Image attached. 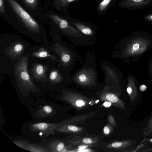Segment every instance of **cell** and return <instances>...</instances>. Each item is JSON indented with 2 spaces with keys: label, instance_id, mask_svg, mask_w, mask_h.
I'll list each match as a JSON object with an SVG mask.
<instances>
[{
  "label": "cell",
  "instance_id": "cell-9",
  "mask_svg": "<svg viewBox=\"0 0 152 152\" xmlns=\"http://www.w3.org/2000/svg\"><path fill=\"white\" fill-rule=\"evenodd\" d=\"M47 68L41 64H36L33 67V75L37 80L42 81L47 80Z\"/></svg>",
  "mask_w": 152,
  "mask_h": 152
},
{
  "label": "cell",
  "instance_id": "cell-30",
  "mask_svg": "<svg viewBox=\"0 0 152 152\" xmlns=\"http://www.w3.org/2000/svg\"><path fill=\"white\" fill-rule=\"evenodd\" d=\"M145 19L149 21H152V14L147 16L145 18Z\"/></svg>",
  "mask_w": 152,
  "mask_h": 152
},
{
  "label": "cell",
  "instance_id": "cell-16",
  "mask_svg": "<svg viewBox=\"0 0 152 152\" xmlns=\"http://www.w3.org/2000/svg\"><path fill=\"white\" fill-rule=\"evenodd\" d=\"M96 140L94 138L90 137H85L78 140H74L72 143L74 144L82 143L85 144H91L96 143Z\"/></svg>",
  "mask_w": 152,
  "mask_h": 152
},
{
  "label": "cell",
  "instance_id": "cell-25",
  "mask_svg": "<svg viewBox=\"0 0 152 152\" xmlns=\"http://www.w3.org/2000/svg\"><path fill=\"white\" fill-rule=\"evenodd\" d=\"M0 12L1 13H4L5 12L4 0H0Z\"/></svg>",
  "mask_w": 152,
  "mask_h": 152
},
{
  "label": "cell",
  "instance_id": "cell-26",
  "mask_svg": "<svg viewBox=\"0 0 152 152\" xmlns=\"http://www.w3.org/2000/svg\"><path fill=\"white\" fill-rule=\"evenodd\" d=\"M56 1L58 7H65L66 0H56Z\"/></svg>",
  "mask_w": 152,
  "mask_h": 152
},
{
  "label": "cell",
  "instance_id": "cell-2",
  "mask_svg": "<svg viewBox=\"0 0 152 152\" xmlns=\"http://www.w3.org/2000/svg\"><path fill=\"white\" fill-rule=\"evenodd\" d=\"M8 3L26 27L31 31L37 33L39 32L38 23L15 1L7 0Z\"/></svg>",
  "mask_w": 152,
  "mask_h": 152
},
{
  "label": "cell",
  "instance_id": "cell-10",
  "mask_svg": "<svg viewBox=\"0 0 152 152\" xmlns=\"http://www.w3.org/2000/svg\"><path fill=\"white\" fill-rule=\"evenodd\" d=\"M52 49L60 56L61 61L63 64H66L69 61L71 58L70 55L60 44L56 43Z\"/></svg>",
  "mask_w": 152,
  "mask_h": 152
},
{
  "label": "cell",
  "instance_id": "cell-6",
  "mask_svg": "<svg viewBox=\"0 0 152 152\" xmlns=\"http://www.w3.org/2000/svg\"><path fill=\"white\" fill-rule=\"evenodd\" d=\"M152 0H123L118 4L119 6L129 8H135L147 6Z\"/></svg>",
  "mask_w": 152,
  "mask_h": 152
},
{
  "label": "cell",
  "instance_id": "cell-13",
  "mask_svg": "<svg viewBox=\"0 0 152 152\" xmlns=\"http://www.w3.org/2000/svg\"><path fill=\"white\" fill-rule=\"evenodd\" d=\"M58 131L63 133H78L83 130L80 127L72 125H66L59 128Z\"/></svg>",
  "mask_w": 152,
  "mask_h": 152
},
{
  "label": "cell",
  "instance_id": "cell-20",
  "mask_svg": "<svg viewBox=\"0 0 152 152\" xmlns=\"http://www.w3.org/2000/svg\"><path fill=\"white\" fill-rule=\"evenodd\" d=\"M64 143L61 142H55V145H52V148L54 149L56 151H61L64 148Z\"/></svg>",
  "mask_w": 152,
  "mask_h": 152
},
{
  "label": "cell",
  "instance_id": "cell-23",
  "mask_svg": "<svg viewBox=\"0 0 152 152\" xmlns=\"http://www.w3.org/2000/svg\"><path fill=\"white\" fill-rule=\"evenodd\" d=\"M111 127L109 124L105 126L103 129L104 133L106 135H108L111 131Z\"/></svg>",
  "mask_w": 152,
  "mask_h": 152
},
{
  "label": "cell",
  "instance_id": "cell-8",
  "mask_svg": "<svg viewBox=\"0 0 152 152\" xmlns=\"http://www.w3.org/2000/svg\"><path fill=\"white\" fill-rule=\"evenodd\" d=\"M56 126L54 124L47 123L44 122L36 123L31 124V129L33 131L41 132L45 135L48 134H52L55 129Z\"/></svg>",
  "mask_w": 152,
  "mask_h": 152
},
{
  "label": "cell",
  "instance_id": "cell-18",
  "mask_svg": "<svg viewBox=\"0 0 152 152\" xmlns=\"http://www.w3.org/2000/svg\"><path fill=\"white\" fill-rule=\"evenodd\" d=\"M112 0H102L99 4L98 10L100 12L104 11L110 5Z\"/></svg>",
  "mask_w": 152,
  "mask_h": 152
},
{
  "label": "cell",
  "instance_id": "cell-7",
  "mask_svg": "<svg viewBox=\"0 0 152 152\" xmlns=\"http://www.w3.org/2000/svg\"><path fill=\"white\" fill-rule=\"evenodd\" d=\"M100 98L102 101L110 102L115 107L122 109L125 108L126 106L124 103L114 94L104 92L101 95Z\"/></svg>",
  "mask_w": 152,
  "mask_h": 152
},
{
  "label": "cell",
  "instance_id": "cell-33",
  "mask_svg": "<svg viewBox=\"0 0 152 152\" xmlns=\"http://www.w3.org/2000/svg\"><path fill=\"white\" fill-rule=\"evenodd\" d=\"M151 140L152 142V139H151Z\"/></svg>",
  "mask_w": 152,
  "mask_h": 152
},
{
  "label": "cell",
  "instance_id": "cell-32",
  "mask_svg": "<svg viewBox=\"0 0 152 152\" xmlns=\"http://www.w3.org/2000/svg\"><path fill=\"white\" fill-rule=\"evenodd\" d=\"M75 0H66L65 6H67L69 3Z\"/></svg>",
  "mask_w": 152,
  "mask_h": 152
},
{
  "label": "cell",
  "instance_id": "cell-5",
  "mask_svg": "<svg viewBox=\"0 0 152 152\" xmlns=\"http://www.w3.org/2000/svg\"><path fill=\"white\" fill-rule=\"evenodd\" d=\"M23 44L19 42H14L6 49L8 56L12 59H17L21 55L24 49Z\"/></svg>",
  "mask_w": 152,
  "mask_h": 152
},
{
  "label": "cell",
  "instance_id": "cell-17",
  "mask_svg": "<svg viewBox=\"0 0 152 152\" xmlns=\"http://www.w3.org/2000/svg\"><path fill=\"white\" fill-rule=\"evenodd\" d=\"M143 134L147 136L152 134V116L143 132Z\"/></svg>",
  "mask_w": 152,
  "mask_h": 152
},
{
  "label": "cell",
  "instance_id": "cell-27",
  "mask_svg": "<svg viewBox=\"0 0 152 152\" xmlns=\"http://www.w3.org/2000/svg\"><path fill=\"white\" fill-rule=\"evenodd\" d=\"M111 104L112 103L108 101H106V102H104L103 104V106L105 107H109Z\"/></svg>",
  "mask_w": 152,
  "mask_h": 152
},
{
  "label": "cell",
  "instance_id": "cell-12",
  "mask_svg": "<svg viewBox=\"0 0 152 152\" xmlns=\"http://www.w3.org/2000/svg\"><path fill=\"white\" fill-rule=\"evenodd\" d=\"M33 56L40 58H48L54 61H58L56 57L44 48H41L32 53Z\"/></svg>",
  "mask_w": 152,
  "mask_h": 152
},
{
  "label": "cell",
  "instance_id": "cell-3",
  "mask_svg": "<svg viewBox=\"0 0 152 152\" xmlns=\"http://www.w3.org/2000/svg\"><path fill=\"white\" fill-rule=\"evenodd\" d=\"M63 99L77 109L86 107L88 103L87 98L77 93L67 92L63 97Z\"/></svg>",
  "mask_w": 152,
  "mask_h": 152
},
{
  "label": "cell",
  "instance_id": "cell-15",
  "mask_svg": "<svg viewBox=\"0 0 152 152\" xmlns=\"http://www.w3.org/2000/svg\"><path fill=\"white\" fill-rule=\"evenodd\" d=\"M62 77L58 70L54 69L51 70L49 75L50 80L53 83H59L62 80Z\"/></svg>",
  "mask_w": 152,
  "mask_h": 152
},
{
  "label": "cell",
  "instance_id": "cell-1",
  "mask_svg": "<svg viewBox=\"0 0 152 152\" xmlns=\"http://www.w3.org/2000/svg\"><path fill=\"white\" fill-rule=\"evenodd\" d=\"M28 56L22 58L16 64L14 73L20 86L25 89L30 90L36 88V86L32 81L27 70Z\"/></svg>",
  "mask_w": 152,
  "mask_h": 152
},
{
  "label": "cell",
  "instance_id": "cell-22",
  "mask_svg": "<svg viewBox=\"0 0 152 152\" xmlns=\"http://www.w3.org/2000/svg\"><path fill=\"white\" fill-rule=\"evenodd\" d=\"M41 109L42 111H43L44 113L46 114H49L53 111L52 107L48 105L44 106L42 107Z\"/></svg>",
  "mask_w": 152,
  "mask_h": 152
},
{
  "label": "cell",
  "instance_id": "cell-29",
  "mask_svg": "<svg viewBox=\"0 0 152 152\" xmlns=\"http://www.w3.org/2000/svg\"><path fill=\"white\" fill-rule=\"evenodd\" d=\"M139 48V45L137 43L134 44L133 46V49L134 50L136 51Z\"/></svg>",
  "mask_w": 152,
  "mask_h": 152
},
{
  "label": "cell",
  "instance_id": "cell-4",
  "mask_svg": "<svg viewBox=\"0 0 152 152\" xmlns=\"http://www.w3.org/2000/svg\"><path fill=\"white\" fill-rule=\"evenodd\" d=\"M50 18L63 32L70 35L78 34V31L65 20L56 14L51 15Z\"/></svg>",
  "mask_w": 152,
  "mask_h": 152
},
{
  "label": "cell",
  "instance_id": "cell-24",
  "mask_svg": "<svg viewBox=\"0 0 152 152\" xmlns=\"http://www.w3.org/2000/svg\"><path fill=\"white\" fill-rule=\"evenodd\" d=\"M108 121L109 123L114 126H116V124L115 120L113 116L111 115H109L108 117Z\"/></svg>",
  "mask_w": 152,
  "mask_h": 152
},
{
  "label": "cell",
  "instance_id": "cell-14",
  "mask_svg": "<svg viewBox=\"0 0 152 152\" xmlns=\"http://www.w3.org/2000/svg\"><path fill=\"white\" fill-rule=\"evenodd\" d=\"M74 26L84 34L92 35L94 34L93 31L89 27L79 22H74Z\"/></svg>",
  "mask_w": 152,
  "mask_h": 152
},
{
  "label": "cell",
  "instance_id": "cell-11",
  "mask_svg": "<svg viewBox=\"0 0 152 152\" xmlns=\"http://www.w3.org/2000/svg\"><path fill=\"white\" fill-rule=\"evenodd\" d=\"M136 141L135 140H127L113 142L107 145V148L123 149L136 144Z\"/></svg>",
  "mask_w": 152,
  "mask_h": 152
},
{
  "label": "cell",
  "instance_id": "cell-19",
  "mask_svg": "<svg viewBox=\"0 0 152 152\" xmlns=\"http://www.w3.org/2000/svg\"><path fill=\"white\" fill-rule=\"evenodd\" d=\"M78 79L80 83L82 84H87L89 80L88 76L84 74H80L78 76Z\"/></svg>",
  "mask_w": 152,
  "mask_h": 152
},
{
  "label": "cell",
  "instance_id": "cell-31",
  "mask_svg": "<svg viewBox=\"0 0 152 152\" xmlns=\"http://www.w3.org/2000/svg\"><path fill=\"white\" fill-rule=\"evenodd\" d=\"M87 147V146H86L85 145H80L79 147V150H81L84 149H85Z\"/></svg>",
  "mask_w": 152,
  "mask_h": 152
},
{
  "label": "cell",
  "instance_id": "cell-28",
  "mask_svg": "<svg viewBox=\"0 0 152 152\" xmlns=\"http://www.w3.org/2000/svg\"><path fill=\"white\" fill-rule=\"evenodd\" d=\"M147 88L146 86L144 85H142L140 86V89L142 91H145Z\"/></svg>",
  "mask_w": 152,
  "mask_h": 152
},
{
  "label": "cell",
  "instance_id": "cell-21",
  "mask_svg": "<svg viewBox=\"0 0 152 152\" xmlns=\"http://www.w3.org/2000/svg\"><path fill=\"white\" fill-rule=\"evenodd\" d=\"M25 4L29 8H32L36 6L37 0H22Z\"/></svg>",
  "mask_w": 152,
  "mask_h": 152
}]
</instances>
